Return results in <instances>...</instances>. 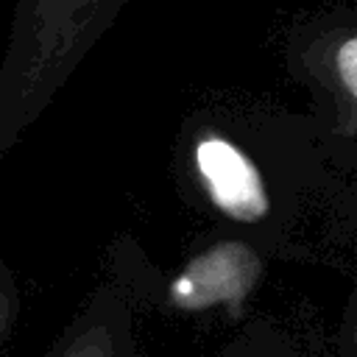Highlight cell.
Here are the masks:
<instances>
[{"instance_id": "6da1fadb", "label": "cell", "mask_w": 357, "mask_h": 357, "mask_svg": "<svg viewBox=\"0 0 357 357\" xmlns=\"http://www.w3.org/2000/svg\"><path fill=\"white\" fill-rule=\"evenodd\" d=\"M195 165L215 204L237 220H257L268 209L257 167L226 139L206 137L195 148Z\"/></svg>"}, {"instance_id": "7a4b0ae2", "label": "cell", "mask_w": 357, "mask_h": 357, "mask_svg": "<svg viewBox=\"0 0 357 357\" xmlns=\"http://www.w3.org/2000/svg\"><path fill=\"white\" fill-rule=\"evenodd\" d=\"M337 73L349 95L357 92V39H346L337 50Z\"/></svg>"}]
</instances>
